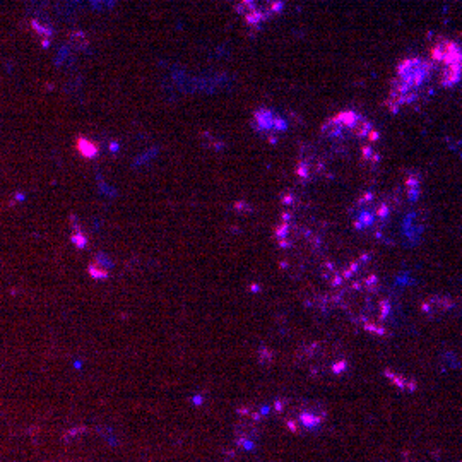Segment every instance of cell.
<instances>
[{"label":"cell","instance_id":"cell-2","mask_svg":"<svg viewBox=\"0 0 462 462\" xmlns=\"http://www.w3.org/2000/svg\"><path fill=\"white\" fill-rule=\"evenodd\" d=\"M430 65L438 88H454L462 79V46L448 38H438L430 48Z\"/></svg>","mask_w":462,"mask_h":462},{"label":"cell","instance_id":"cell-5","mask_svg":"<svg viewBox=\"0 0 462 462\" xmlns=\"http://www.w3.org/2000/svg\"><path fill=\"white\" fill-rule=\"evenodd\" d=\"M91 6L96 11H105V9H110L113 6V0H91Z\"/></svg>","mask_w":462,"mask_h":462},{"label":"cell","instance_id":"cell-1","mask_svg":"<svg viewBox=\"0 0 462 462\" xmlns=\"http://www.w3.org/2000/svg\"><path fill=\"white\" fill-rule=\"evenodd\" d=\"M438 88L428 58L409 57L397 65L392 79L387 105L394 113L423 101Z\"/></svg>","mask_w":462,"mask_h":462},{"label":"cell","instance_id":"cell-4","mask_svg":"<svg viewBox=\"0 0 462 462\" xmlns=\"http://www.w3.org/2000/svg\"><path fill=\"white\" fill-rule=\"evenodd\" d=\"M255 125L258 130H267V132H281L286 127L283 118L271 110H258L255 113Z\"/></svg>","mask_w":462,"mask_h":462},{"label":"cell","instance_id":"cell-3","mask_svg":"<svg viewBox=\"0 0 462 462\" xmlns=\"http://www.w3.org/2000/svg\"><path fill=\"white\" fill-rule=\"evenodd\" d=\"M281 9L283 0H241L238 11L248 23L257 24L279 14Z\"/></svg>","mask_w":462,"mask_h":462}]
</instances>
